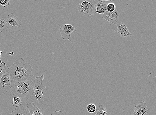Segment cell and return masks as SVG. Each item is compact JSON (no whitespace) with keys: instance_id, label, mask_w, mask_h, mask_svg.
Segmentation results:
<instances>
[{"instance_id":"obj_4","label":"cell","mask_w":156,"mask_h":115,"mask_svg":"<svg viewBox=\"0 0 156 115\" xmlns=\"http://www.w3.org/2000/svg\"><path fill=\"white\" fill-rule=\"evenodd\" d=\"M96 4L94 0H81L78 10L81 15L89 16L96 13Z\"/></svg>"},{"instance_id":"obj_9","label":"cell","mask_w":156,"mask_h":115,"mask_svg":"<svg viewBox=\"0 0 156 115\" xmlns=\"http://www.w3.org/2000/svg\"><path fill=\"white\" fill-rule=\"evenodd\" d=\"M7 22L9 25L12 27H20L21 22L18 17L14 15L13 13H10L8 15Z\"/></svg>"},{"instance_id":"obj_3","label":"cell","mask_w":156,"mask_h":115,"mask_svg":"<svg viewBox=\"0 0 156 115\" xmlns=\"http://www.w3.org/2000/svg\"><path fill=\"white\" fill-rule=\"evenodd\" d=\"M44 79V76L36 77L34 79V90L35 96V101L43 105L45 96L46 86L43 85L42 82Z\"/></svg>"},{"instance_id":"obj_18","label":"cell","mask_w":156,"mask_h":115,"mask_svg":"<svg viewBox=\"0 0 156 115\" xmlns=\"http://www.w3.org/2000/svg\"><path fill=\"white\" fill-rule=\"evenodd\" d=\"M9 69V66L0 64V77L3 74L8 72Z\"/></svg>"},{"instance_id":"obj_19","label":"cell","mask_w":156,"mask_h":115,"mask_svg":"<svg viewBox=\"0 0 156 115\" xmlns=\"http://www.w3.org/2000/svg\"><path fill=\"white\" fill-rule=\"evenodd\" d=\"M107 11L110 12H114L115 10L116 6L113 2H110L107 6Z\"/></svg>"},{"instance_id":"obj_1","label":"cell","mask_w":156,"mask_h":115,"mask_svg":"<svg viewBox=\"0 0 156 115\" xmlns=\"http://www.w3.org/2000/svg\"><path fill=\"white\" fill-rule=\"evenodd\" d=\"M33 67L23 58L16 59L9 68V72L14 83L27 80L31 75Z\"/></svg>"},{"instance_id":"obj_15","label":"cell","mask_w":156,"mask_h":115,"mask_svg":"<svg viewBox=\"0 0 156 115\" xmlns=\"http://www.w3.org/2000/svg\"><path fill=\"white\" fill-rule=\"evenodd\" d=\"M12 103L13 106L16 108L19 107L23 105L22 102L19 97H14L12 102Z\"/></svg>"},{"instance_id":"obj_6","label":"cell","mask_w":156,"mask_h":115,"mask_svg":"<svg viewBox=\"0 0 156 115\" xmlns=\"http://www.w3.org/2000/svg\"><path fill=\"white\" fill-rule=\"evenodd\" d=\"M119 13L117 10L110 12L108 11L103 14L101 18L116 26L119 22Z\"/></svg>"},{"instance_id":"obj_8","label":"cell","mask_w":156,"mask_h":115,"mask_svg":"<svg viewBox=\"0 0 156 115\" xmlns=\"http://www.w3.org/2000/svg\"><path fill=\"white\" fill-rule=\"evenodd\" d=\"M118 28V34L122 37H131L133 34L130 33L126 25L124 23L119 22L116 25Z\"/></svg>"},{"instance_id":"obj_2","label":"cell","mask_w":156,"mask_h":115,"mask_svg":"<svg viewBox=\"0 0 156 115\" xmlns=\"http://www.w3.org/2000/svg\"><path fill=\"white\" fill-rule=\"evenodd\" d=\"M10 89L14 94L20 98L28 99L34 94V82L31 80L14 83Z\"/></svg>"},{"instance_id":"obj_17","label":"cell","mask_w":156,"mask_h":115,"mask_svg":"<svg viewBox=\"0 0 156 115\" xmlns=\"http://www.w3.org/2000/svg\"><path fill=\"white\" fill-rule=\"evenodd\" d=\"M87 110L89 113H93L96 112L97 110V107L95 104L90 103L87 106Z\"/></svg>"},{"instance_id":"obj_13","label":"cell","mask_w":156,"mask_h":115,"mask_svg":"<svg viewBox=\"0 0 156 115\" xmlns=\"http://www.w3.org/2000/svg\"><path fill=\"white\" fill-rule=\"evenodd\" d=\"M107 5L103 1H98L96 6V13L103 14L107 11Z\"/></svg>"},{"instance_id":"obj_20","label":"cell","mask_w":156,"mask_h":115,"mask_svg":"<svg viewBox=\"0 0 156 115\" xmlns=\"http://www.w3.org/2000/svg\"><path fill=\"white\" fill-rule=\"evenodd\" d=\"M10 3L9 0H0V5L4 7H8Z\"/></svg>"},{"instance_id":"obj_10","label":"cell","mask_w":156,"mask_h":115,"mask_svg":"<svg viewBox=\"0 0 156 115\" xmlns=\"http://www.w3.org/2000/svg\"><path fill=\"white\" fill-rule=\"evenodd\" d=\"M27 107L31 115H43L41 110L35 105L34 102H31L28 103Z\"/></svg>"},{"instance_id":"obj_16","label":"cell","mask_w":156,"mask_h":115,"mask_svg":"<svg viewBox=\"0 0 156 115\" xmlns=\"http://www.w3.org/2000/svg\"><path fill=\"white\" fill-rule=\"evenodd\" d=\"M99 109L97 111L95 115H107L108 113L107 112L106 107L100 104L98 106Z\"/></svg>"},{"instance_id":"obj_5","label":"cell","mask_w":156,"mask_h":115,"mask_svg":"<svg viewBox=\"0 0 156 115\" xmlns=\"http://www.w3.org/2000/svg\"><path fill=\"white\" fill-rule=\"evenodd\" d=\"M61 37L64 40H68L71 38V34L75 30L72 25L65 24L61 25L60 28Z\"/></svg>"},{"instance_id":"obj_12","label":"cell","mask_w":156,"mask_h":115,"mask_svg":"<svg viewBox=\"0 0 156 115\" xmlns=\"http://www.w3.org/2000/svg\"><path fill=\"white\" fill-rule=\"evenodd\" d=\"M12 115H31L27 108L23 106L16 108L12 113Z\"/></svg>"},{"instance_id":"obj_11","label":"cell","mask_w":156,"mask_h":115,"mask_svg":"<svg viewBox=\"0 0 156 115\" xmlns=\"http://www.w3.org/2000/svg\"><path fill=\"white\" fill-rule=\"evenodd\" d=\"M12 82L9 72L3 74L0 77V83L2 85L3 88L5 86H9Z\"/></svg>"},{"instance_id":"obj_23","label":"cell","mask_w":156,"mask_h":115,"mask_svg":"<svg viewBox=\"0 0 156 115\" xmlns=\"http://www.w3.org/2000/svg\"><path fill=\"white\" fill-rule=\"evenodd\" d=\"M8 115H12L11 113V114H9Z\"/></svg>"},{"instance_id":"obj_7","label":"cell","mask_w":156,"mask_h":115,"mask_svg":"<svg viewBox=\"0 0 156 115\" xmlns=\"http://www.w3.org/2000/svg\"><path fill=\"white\" fill-rule=\"evenodd\" d=\"M148 113V109L146 103L144 101L135 106L133 115H146Z\"/></svg>"},{"instance_id":"obj_21","label":"cell","mask_w":156,"mask_h":115,"mask_svg":"<svg viewBox=\"0 0 156 115\" xmlns=\"http://www.w3.org/2000/svg\"><path fill=\"white\" fill-rule=\"evenodd\" d=\"M2 53H6L8 54L10 56H12L14 55V52H11L10 53H7L5 52H1V51H0V64H1L2 65H4L6 66V64L4 62H2V55L1 54Z\"/></svg>"},{"instance_id":"obj_22","label":"cell","mask_w":156,"mask_h":115,"mask_svg":"<svg viewBox=\"0 0 156 115\" xmlns=\"http://www.w3.org/2000/svg\"><path fill=\"white\" fill-rule=\"evenodd\" d=\"M50 115H65V114L61 110H57Z\"/></svg>"},{"instance_id":"obj_14","label":"cell","mask_w":156,"mask_h":115,"mask_svg":"<svg viewBox=\"0 0 156 115\" xmlns=\"http://www.w3.org/2000/svg\"><path fill=\"white\" fill-rule=\"evenodd\" d=\"M10 26L7 21L3 19H0V33H2L3 31L6 30Z\"/></svg>"}]
</instances>
